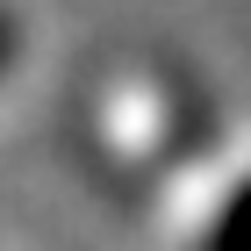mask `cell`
<instances>
[{
  "instance_id": "1",
  "label": "cell",
  "mask_w": 251,
  "mask_h": 251,
  "mask_svg": "<svg viewBox=\"0 0 251 251\" xmlns=\"http://www.w3.org/2000/svg\"><path fill=\"white\" fill-rule=\"evenodd\" d=\"M208 251H251V187L237 194L230 208L215 215V237H208Z\"/></svg>"
},
{
  "instance_id": "2",
  "label": "cell",
  "mask_w": 251,
  "mask_h": 251,
  "mask_svg": "<svg viewBox=\"0 0 251 251\" xmlns=\"http://www.w3.org/2000/svg\"><path fill=\"white\" fill-rule=\"evenodd\" d=\"M0 58H7V29H0Z\"/></svg>"
}]
</instances>
